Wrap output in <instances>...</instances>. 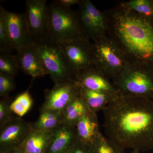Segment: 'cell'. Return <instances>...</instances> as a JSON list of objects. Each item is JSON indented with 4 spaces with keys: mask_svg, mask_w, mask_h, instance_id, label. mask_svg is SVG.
Segmentation results:
<instances>
[{
    "mask_svg": "<svg viewBox=\"0 0 153 153\" xmlns=\"http://www.w3.org/2000/svg\"><path fill=\"white\" fill-rule=\"evenodd\" d=\"M77 140L75 126L62 122L52 131L50 143L45 153L65 152Z\"/></svg>",
    "mask_w": 153,
    "mask_h": 153,
    "instance_id": "obj_15",
    "label": "cell"
},
{
    "mask_svg": "<svg viewBox=\"0 0 153 153\" xmlns=\"http://www.w3.org/2000/svg\"><path fill=\"white\" fill-rule=\"evenodd\" d=\"M91 147V153H125L124 151L101 132Z\"/></svg>",
    "mask_w": 153,
    "mask_h": 153,
    "instance_id": "obj_21",
    "label": "cell"
},
{
    "mask_svg": "<svg viewBox=\"0 0 153 153\" xmlns=\"http://www.w3.org/2000/svg\"><path fill=\"white\" fill-rule=\"evenodd\" d=\"M66 153H91V146L77 140L67 150Z\"/></svg>",
    "mask_w": 153,
    "mask_h": 153,
    "instance_id": "obj_28",
    "label": "cell"
},
{
    "mask_svg": "<svg viewBox=\"0 0 153 153\" xmlns=\"http://www.w3.org/2000/svg\"><path fill=\"white\" fill-rule=\"evenodd\" d=\"M63 112L52 110H41L36 122L31 124L35 130L52 131L63 122Z\"/></svg>",
    "mask_w": 153,
    "mask_h": 153,
    "instance_id": "obj_19",
    "label": "cell"
},
{
    "mask_svg": "<svg viewBox=\"0 0 153 153\" xmlns=\"http://www.w3.org/2000/svg\"><path fill=\"white\" fill-rule=\"evenodd\" d=\"M118 94L112 95L79 87V97L88 109L95 113L102 111Z\"/></svg>",
    "mask_w": 153,
    "mask_h": 153,
    "instance_id": "obj_18",
    "label": "cell"
},
{
    "mask_svg": "<svg viewBox=\"0 0 153 153\" xmlns=\"http://www.w3.org/2000/svg\"><path fill=\"white\" fill-rule=\"evenodd\" d=\"M52 131L32 129L19 149L27 153H45L50 143Z\"/></svg>",
    "mask_w": 153,
    "mask_h": 153,
    "instance_id": "obj_17",
    "label": "cell"
},
{
    "mask_svg": "<svg viewBox=\"0 0 153 153\" xmlns=\"http://www.w3.org/2000/svg\"><path fill=\"white\" fill-rule=\"evenodd\" d=\"M80 0H59L60 4L66 7L71 8V6L79 4Z\"/></svg>",
    "mask_w": 153,
    "mask_h": 153,
    "instance_id": "obj_29",
    "label": "cell"
},
{
    "mask_svg": "<svg viewBox=\"0 0 153 153\" xmlns=\"http://www.w3.org/2000/svg\"><path fill=\"white\" fill-rule=\"evenodd\" d=\"M15 50L2 22L0 21V51L12 52Z\"/></svg>",
    "mask_w": 153,
    "mask_h": 153,
    "instance_id": "obj_27",
    "label": "cell"
},
{
    "mask_svg": "<svg viewBox=\"0 0 153 153\" xmlns=\"http://www.w3.org/2000/svg\"><path fill=\"white\" fill-rule=\"evenodd\" d=\"M14 78L6 74L0 73V96L8 97L9 94L14 90L15 83Z\"/></svg>",
    "mask_w": 153,
    "mask_h": 153,
    "instance_id": "obj_26",
    "label": "cell"
},
{
    "mask_svg": "<svg viewBox=\"0 0 153 153\" xmlns=\"http://www.w3.org/2000/svg\"><path fill=\"white\" fill-rule=\"evenodd\" d=\"M88 110L79 96L70 102L63 111V122L75 126L79 119Z\"/></svg>",
    "mask_w": 153,
    "mask_h": 153,
    "instance_id": "obj_20",
    "label": "cell"
},
{
    "mask_svg": "<svg viewBox=\"0 0 153 153\" xmlns=\"http://www.w3.org/2000/svg\"><path fill=\"white\" fill-rule=\"evenodd\" d=\"M60 44L74 75L78 71L95 65L94 43L87 38L80 37Z\"/></svg>",
    "mask_w": 153,
    "mask_h": 153,
    "instance_id": "obj_9",
    "label": "cell"
},
{
    "mask_svg": "<svg viewBox=\"0 0 153 153\" xmlns=\"http://www.w3.org/2000/svg\"><path fill=\"white\" fill-rule=\"evenodd\" d=\"M106 137L124 151L153 149V100L119 94L102 110Z\"/></svg>",
    "mask_w": 153,
    "mask_h": 153,
    "instance_id": "obj_1",
    "label": "cell"
},
{
    "mask_svg": "<svg viewBox=\"0 0 153 153\" xmlns=\"http://www.w3.org/2000/svg\"><path fill=\"white\" fill-rule=\"evenodd\" d=\"M0 21L2 22L16 51L36 44L28 31L25 14L10 12L1 6Z\"/></svg>",
    "mask_w": 153,
    "mask_h": 153,
    "instance_id": "obj_10",
    "label": "cell"
},
{
    "mask_svg": "<svg viewBox=\"0 0 153 153\" xmlns=\"http://www.w3.org/2000/svg\"><path fill=\"white\" fill-rule=\"evenodd\" d=\"M33 99L29 90L19 94L11 102L10 108L13 113L19 117L24 116L30 110L33 104Z\"/></svg>",
    "mask_w": 153,
    "mask_h": 153,
    "instance_id": "obj_23",
    "label": "cell"
},
{
    "mask_svg": "<svg viewBox=\"0 0 153 153\" xmlns=\"http://www.w3.org/2000/svg\"><path fill=\"white\" fill-rule=\"evenodd\" d=\"M131 153H140V152H135V151H133Z\"/></svg>",
    "mask_w": 153,
    "mask_h": 153,
    "instance_id": "obj_31",
    "label": "cell"
},
{
    "mask_svg": "<svg viewBox=\"0 0 153 153\" xmlns=\"http://www.w3.org/2000/svg\"><path fill=\"white\" fill-rule=\"evenodd\" d=\"M75 79L80 87L112 95L119 94L111 80L95 66H90L76 72Z\"/></svg>",
    "mask_w": 153,
    "mask_h": 153,
    "instance_id": "obj_13",
    "label": "cell"
},
{
    "mask_svg": "<svg viewBox=\"0 0 153 153\" xmlns=\"http://www.w3.org/2000/svg\"><path fill=\"white\" fill-rule=\"evenodd\" d=\"M16 51L19 70L34 78L48 74L36 44L21 48Z\"/></svg>",
    "mask_w": 153,
    "mask_h": 153,
    "instance_id": "obj_14",
    "label": "cell"
},
{
    "mask_svg": "<svg viewBox=\"0 0 153 153\" xmlns=\"http://www.w3.org/2000/svg\"><path fill=\"white\" fill-rule=\"evenodd\" d=\"M19 70L16 55L10 52L0 51V73L14 78Z\"/></svg>",
    "mask_w": 153,
    "mask_h": 153,
    "instance_id": "obj_22",
    "label": "cell"
},
{
    "mask_svg": "<svg viewBox=\"0 0 153 153\" xmlns=\"http://www.w3.org/2000/svg\"><path fill=\"white\" fill-rule=\"evenodd\" d=\"M47 6L46 0L26 1L25 20L30 36L36 44L49 40Z\"/></svg>",
    "mask_w": 153,
    "mask_h": 153,
    "instance_id": "obj_8",
    "label": "cell"
},
{
    "mask_svg": "<svg viewBox=\"0 0 153 153\" xmlns=\"http://www.w3.org/2000/svg\"><path fill=\"white\" fill-rule=\"evenodd\" d=\"M32 130L31 124L16 117L1 127L0 153H7L19 149Z\"/></svg>",
    "mask_w": 153,
    "mask_h": 153,
    "instance_id": "obj_12",
    "label": "cell"
},
{
    "mask_svg": "<svg viewBox=\"0 0 153 153\" xmlns=\"http://www.w3.org/2000/svg\"><path fill=\"white\" fill-rule=\"evenodd\" d=\"M112 82L120 95L153 100V68L149 66L127 60Z\"/></svg>",
    "mask_w": 153,
    "mask_h": 153,
    "instance_id": "obj_3",
    "label": "cell"
},
{
    "mask_svg": "<svg viewBox=\"0 0 153 153\" xmlns=\"http://www.w3.org/2000/svg\"><path fill=\"white\" fill-rule=\"evenodd\" d=\"M36 45L45 69L55 84L76 81L60 44L49 40Z\"/></svg>",
    "mask_w": 153,
    "mask_h": 153,
    "instance_id": "obj_6",
    "label": "cell"
},
{
    "mask_svg": "<svg viewBox=\"0 0 153 153\" xmlns=\"http://www.w3.org/2000/svg\"><path fill=\"white\" fill-rule=\"evenodd\" d=\"M79 96V87L75 81L56 83L45 91V100L41 110L63 112L68 104Z\"/></svg>",
    "mask_w": 153,
    "mask_h": 153,
    "instance_id": "obj_11",
    "label": "cell"
},
{
    "mask_svg": "<svg viewBox=\"0 0 153 153\" xmlns=\"http://www.w3.org/2000/svg\"><path fill=\"white\" fill-rule=\"evenodd\" d=\"M7 97H3L0 102V125L1 127L12 120L14 117L13 113L11 110L10 104Z\"/></svg>",
    "mask_w": 153,
    "mask_h": 153,
    "instance_id": "obj_25",
    "label": "cell"
},
{
    "mask_svg": "<svg viewBox=\"0 0 153 153\" xmlns=\"http://www.w3.org/2000/svg\"><path fill=\"white\" fill-rule=\"evenodd\" d=\"M103 13L107 36L126 59L153 68V18L130 10L121 4Z\"/></svg>",
    "mask_w": 153,
    "mask_h": 153,
    "instance_id": "obj_2",
    "label": "cell"
},
{
    "mask_svg": "<svg viewBox=\"0 0 153 153\" xmlns=\"http://www.w3.org/2000/svg\"><path fill=\"white\" fill-rule=\"evenodd\" d=\"M47 15L49 40L61 44L82 37L76 11L55 1L47 6Z\"/></svg>",
    "mask_w": 153,
    "mask_h": 153,
    "instance_id": "obj_4",
    "label": "cell"
},
{
    "mask_svg": "<svg viewBox=\"0 0 153 153\" xmlns=\"http://www.w3.org/2000/svg\"><path fill=\"white\" fill-rule=\"evenodd\" d=\"M27 153L26 152H24V151L20 149H17L15 150L12 151V152H9L8 153Z\"/></svg>",
    "mask_w": 153,
    "mask_h": 153,
    "instance_id": "obj_30",
    "label": "cell"
},
{
    "mask_svg": "<svg viewBox=\"0 0 153 153\" xmlns=\"http://www.w3.org/2000/svg\"><path fill=\"white\" fill-rule=\"evenodd\" d=\"M121 4L126 8L140 15L153 18V1L131 0Z\"/></svg>",
    "mask_w": 153,
    "mask_h": 153,
    "instance_id": "obj_24",
    "label": "cell"
},
{
    "mask_svg": "<svg viewBox=\"0 0 153 153\" xmlns=\"http://www.w3.org/2000/svg\"><path fill=\"white\" fill-rule=\"evenodd\" d=\"M93 43L94 66L112 81L123 70L127 60L108 36Z\"/></svg>",
    "mask_w": 153,
    "mask_h": 153,
    "instance_id": "obj_5",
    "label": "cell"
},
{
    "mask_svg": "<svg viewBox=\"0 0 153 153\" xmlns=\"http://www.w3.org/2000/svg\"><path fill=\"white\" fill-rule=\"evenodd\" d=\"M77 140L91 146L101 133L97 113L88 110L75 125Z\"/></svg>",
    "mask_w": 153,
    "mask_h": 153,
    "instance_id": "obj_16",
    "label": "cell"
},
{
    "mask_svg": "<svg viewBox=\"0 0 153 153\" xmlns=\"http://www.w3.org/2000/svg\"><path fill=\"white\" fill-rule=\"evenodd\" d=\"M152 153H153V152Z\"/></svg>",
    "mask_w": 153,
    "mask_h": 153,
    "instance_id": "obj_32",
    "label": "cell"
},
{
    "mask_svg": "<svg viewBox=\"0 0 153 153\" xmlns=\"http://www.w3.org/2000/svg\"><path fill=\"white\" fill-rule=\"evenodd\" d=\"M76 12L82 37L94 42L107 36L103 12L97 9L91 1L80 0Z\"/></svg>",
    "mask_w": 153,
    "mask_h": 153,
    "instance_id": "obj_7",
    "label": "cell"
}]
</instances>
